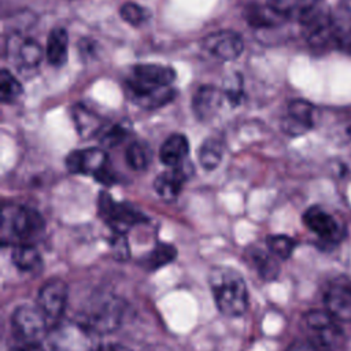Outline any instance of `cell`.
I'll return each mask as SVG.
<instances>
[{"label":"cell","instance_id":"cell-1","mask_svg":"<svg viewBox=\"0 0 351 351\" xmlns=\"http://www.w3.org/2000/svg\"><path fill=\"white\" fill-rule=\"evenodd\" d=\"M176 71L169 66L137 64L125 81L129 99L138 107L152 110L173 100L176 92L170 88Z\"/></svg>","mask_w":351,"mask_h":351},{"label":"cell","instance_id":"cell-2","mask_svg":"<svg viewBox=\"0 0 351 351\" xmlns=\"http://www.w3.org/2000/svg\"><path fill=\"white\" fill-rule=\"evenodd\" d=\"M45 229L43 217L33 208L8 203L1 210V245L33 244Z\"/></svg>","mask_w":351,"mask_h":351},{"label":"cell","instance_id":"cell-3","mask_svg":"<svg viewBox=\"0 0 351 351\" xmlns=\"http://www.w3.org/2000/svg\"><path fill=\"white\" fill-rule=\"evenodd\" d=\"M208 285L217 308L226 317H240L248 307L247 285L234 269L215 267L210 271Z\"/></svg>","mask_w":351,"mask_h":351},{"label":"cell","instance_id":"cell-4","mask_svg":"<svg viewBox=\"0 0 351 351\" xmlns=\"http://www.w3.org/2000/svg\"><path fill=\"white\" fill-rule=\"evenodd\" d=\"M123 315V303L111 293H100L86 302L78 321L92 333H110L115 330Z\"/></svg>","mask_w":351,"mask_h":351},{"label":"cell","instance_id":"cell-5","mask_svg":"<svg viewBox=\"0 0 351 351\" xmlns=\"http://www.w3.org/2000/svg\"><path fill=\"white\" fill-rule=\"evenodd\" d=\"M326 310L308 311L304 315L307 341L314 351H346V336Z\"/></svg>","mask_w":351,"mask_h":351},{"label":"cell","instance_id":"cell-6","mask_svg":"<svg viewBox=\"0 0 351 351\" xmlns=\"http://www.w3.org/2000/svg\"><path fill=\"white\" fill-rule=\"evenodd\" d=\"M11 329L18 344L38 346L49 332L45 317L40 308L30 304L18 306L11 315Z\"/></svg>","mask_w":351,"mask_h":351},{"label":"cell","instance_id":"cell-7","mask_svg":"<svg viewBox=\"0 0 351 351\" xmlns=\"http://www.w3.org/2000/svg\"><path fill=\"white\" fill-rule=\"evenodd\" d=\"M97 210L101 219L114 230L125 234L132 226L145 219L143 213L128 203L115 202L108 193L103 192L97 199Z\"/></svg>","mask_w":351,"mask_h":351},{"label":"cell","instance_id":"cell-8","mask_svg":"<svg viewBox=\"0 0 351 351\" xmlns=\"http://www.w3.org/2000/svg\"><path fill=\"white\" fill-rule=\"evenodd\" d=\"M49 333L52 351H92V332L78 319H62Z\"/></svg>","mask_w":351,"mask_h":351},{"label":"cell","instance_id":"cell-9","mask_svg":"<svg viewBox=\"0 0 351 351\" xmlns=\"http://www.w3.org/2000/svg\"><path fill=\"white\" fill-rule=\"evenodd\" d=\"M69 171L92 176L103 184H111L112 177L107 171V154L100 148H84L71 151L66 158Z\"/></svg>","mask_w":351,"mask_h":351},{"label":"cell","instance_id":"cell-10","mask_svg":"<svg viewBox=\"0 0 351 351\" xmlns=\"http://www.w3.org/2000/svg\"><path fill=\"white\" fill-rule=\"evenodd\" d=\"M66 302L67 285L59 278H51L38 291L37 307L45 317L49 330L63 319Z\"/></svg>","mask_w":351,"mask_h":351},{"label":"cell","instance_id":"cell-11","mask_svg":"<svg viewBox=\"0 0 351 351\" xmlns=\"http://www.w3.org/2000/svg\"><path fill=\"white\" fill-rule=\"evenodd\" d=\"M302 33L313 47L322 48L329 43H336L333 18L321 8H311L300 16Z\"/></svg>","mask_w":351,"mask_h":351},{"label":"cell","instance_id":"cell-12","mask_svg":"<svg viewBox=\"0 0 351 351\" xmlns=\"http://www.w3.org/2000/svg\"><path fill=\"white\" fill-rule=\"evenodd\" d=\"M303 222L308 230L325 243L336 244L346 234L343 223L321 206L308 207L303 213Z\"/></svg>","mask_w":351,"mask_h":351},{"label":"cell","instance_id":"cell-13","mask_svg":"<svg viewBox=\"0 0 351 351\" xmlns=\"http://www.w3.org/2000/svg\"><path fill=\"white\" fill-rule=\"evenodd\" d=\"M314 125V107L311 103L296 99L288 104L287 114L282 118L281 128L289 136H300L308 132Z\"/></svg>","mask_w":351,"mask_h":351},{"label":"cell","instance_id":"cell-14","mask_svg":"<svg viewBox=\"0 0 351 351\" xmlns=\"http://www.w3.org/2000/svg\"><path fill=\"white\" fill-rule=\"evenodd\" d=\"M325 310L337 322L351 321V285L347 282L332 284L324 295Z\"/></svg>","mask_w":351,"mask_h":351},{"label":"cell","instance_id":"cell-15","mask_svg":"<svg viewBox=\"0 0 351 351\" xmlns=\"http://www.w3.org/2000/svg\"><path fill=\"white\" fill-rule=\"evenodd\" d=\"M204 48L214 56L222 60H233L243 52V38L230 30L215 32L207 36L203 41Z\"/></svg>","mask_w":351,"mask_h":351},{"label":"cell","instance_id":"cell-16","mask_svg":"<svg viewBox=\"0 0 351 351\" xmlns=\"http://www.w3.org/2000/svg\"><path fill=\"white\" fill-rule=\"evenodd\" d=\"M188 180V173L185 165L170 167L166 171H162L154 181V189L159 197L166 202H173L181 193L185 182Z\"/></svg>","mask_w":351,"mask_h":351},{"label":"cell","instance_id":"cell-17","mask_svg":"<svg viewBox=\"0 0 351 351\" xmlns=\"http://www.w3.org/2000/svg\"><path fill=\"white\" fill-rule=\"evenodd\" d=\"M221 92L211 85L200 86L192 100L195 115L200 121L211 119L221 107Z\"/></svg>","mask_w":351,"mask_h":351},{"label":"cell","instance_id":"cell-18","mask_svg":"<svg viewBox=\"0 0 351 351\" xmlns=\"http://www.w3.org/2000/svg\"><path fill=\"white\" fill-rule=\"evenodd\" d=\"M12 48V60L18 70H33L43 59L40 44L32 38H18Z\"/></svg>","mask_w":351,"mask_h":351},{"label":"cell","instance_id":"cell-19","mask_svg":"<svg viewBox=\"0 0 351 351\" xmlns=\"http://www.w3.org/2000/svg\"><path fill=\"white\" fill-rule=\"evenodd\" d=\"M189 152V143L188 138L181 133L170 134L159 149V159L163 165L169 167H176L184 163Z\"/></svg>","mask_w":351,"mask_h":351},{"label":"cell","instance_id":"cell-20","mask_svg":"<svg viewBox=\"0 0 351 351\" xmlns=\"http://www.w3.org/2000/svg\"><path fill=\"white\" fill-rule=\"evenodd\" d=\"M247 259L262 280L273 281L277 278L280 273L278 258L274 256L269 250L265 251L262 248L252 247L250 250V254L247 255Z\"/></svg>","mask_w":351,"mask_h":351},{"label":"cell","instance_id":"cell-21","mask_svg":"<svg viewBox=\"0 0 351 351\" xmlns=\"http://www.w3.org/2000/svg\"><path fill=\"white\" fill-rule=\"evenodd\" d=\"M69 34L63 27H55L51 30L47 40V59L55 67H62L67 62Z\"/></svg>","mask_w":351,"mask_h":351},{"label":"cell","instance_id":"cell-22","mask_svg":"<svg viewBox=\"0 0 351 351\" xmlns=\"http://www.w3.org/2000/svg\"><path fill=\"white\" fill-rule=\"evenodd\" d=\"M11 259L21 271L33 273L41 267V255L34 244L14 245Z\"/></svg>","mask_w":351,"mask_h":351},{"label":"cell","instance_id":"cell-23","mask_svg":"<svg viewBox=\"0 0 351 351\" xmlns=\"http://www.w3.org/2000/svg\"><path fill=\"white\" fill-rule=\"evenodd\" d=\"M332 18L336 44L346 45L351 49V0L344 1Z\"/></svg>","mask_w":351,"mask_h":351},{"label":"cell","instance_id":"cell-24","mask_svg":"<svg viewBox=\"0 0 351 351\" xmlns=\"http://www.w3.org/2000/svg\"><path fill=\"white\" fill-rule=\"evenodd\" d=\"M73 118L75 122L77 132L82 137H90L101 129L100 118L82 106H75L73 110Z\"/></svg>","mask_w":351,"mask_h":351},{"label":"cell","instance_id":"cell-25","mask_svg":"<svg viewBox=\"0 0 351 351\" xmlns=\"http://www.w3.org/2000/svg\"><path fill=\"white\" fill-rule=\"evenodd\" d=\"M247 21L250 25L256 27H266V26H274L280 21H282L285 16H282L280 12H277L273 7L267 5H251L247 8Z\"/></svg>","mask_w":351,"mask_h":351},{"label":"cell","instance_id":"cell-26","mask_svg":"<svg viewBox=\"0 0 351 351\" xmlns=\"http://www.w3.org/2000/svg\"><path fill=\"white\" fill-rule=\"evenodd\" d=\"M319 0H269V5L273 7L282 16H302L304 12L317 7Z\"/></svg>","mask_w":351,"mask_h":351},{"label":"cell","instance_id":"cell-27","mask_svg":"<svg viewBox=\"0 0 351 351\" xmlns=\"http://www.w3.org/2000/svg\"><path fill=\"white\" fill-rule=\"evenodd\" d=\"M222 154V143L217 138H207L199 149V162L206 170H214L219 165Z\"/></svg>","mask_w":351,"mask_h":351},{"label":"cell","instance_id":"cell-28","mask_svg":"<svg viewBox=\"0 0 351 351\" xmlns=\"http://www.w3.org/2000/svg\"><path fill=\"white\" fill-rule=\"evenodd\" d=\"M125 158H126V163L133 170H144L148 167L152 154L149 147L145 143L134 141L128 147L125 152Z\"/></svg>","mask_w":351,"mask_h":351},{"label":"cell","instance_id":"cell-29","mask_svg":"<svg viewBox=\"0 0 351 351\" xmlns=\"http://www.w3.org/2000/svg\"><path fill=\"white\" fill-rule=\"evenodd\" d=\"M177 255V251L173 245L160 243L158 244L144 259V266L148 270H158L159 267L170 263Z\"/></svg>","mask_w":351,"mask_h":351},{"label":"cell","instance_id":"cell-30","mask_svg":"<svg viewBox=\"0 0 351 351\" xmlns=\"http://www.w3.org/2000/svg\"><path fill=\"white\" fill-rule=\"evenodd\" d=\"M267 250L278 259H288L295 250V240L287 234H271L266 239Z\"/></svg>","mask_w":351,"mask_h":351},{"label":"cell","instance_id":"cell-31","mask_svg":"<svg viewBox=\"0 0 351 351\" xmlns=\"http://www.w3.org/2000/svg\"><path fill=\"white\" fill-rule=\"evenodd\" d=\"M23 89L19 81L7 70L3 69L0 73V99L3 103H11L22 95Z\"/></svg>","mask_w":351,"mask_h":351},{"label":"cell","instance_id":"cell-32","mask_svg":"<svg viewBox=\"0 0 351 351\" xmlns=\"http://www.w3.org/2000/svg\"><path fill=\"white\" fill-rule=\"evenodd\" d=\"M119 15L122 16V19L133 26H137L140 23H143L147 19V11L140 7L136 3L128 1L125 4H122V7L119 8Z\"/></svg>","mask_w":351,"mask_h":351},{"label":"cell","instance_id":"cell-33","mask_svg":"<svg viewBox=\"0 0 351 351\" xmlns=\"http://www.w3.org/2000/svg\"><path fill=\"white\" fill-rule=\"evenodd\" d=\"M126 134H128V132L122 125H112L111 128L106 129L101 133V141L104 145L114 147V145L119 144L126 137Z\"/></svg>","mask_w":351,"mask_h":351},{"label":"cell","instance_id":"cell-34","mask_svg":"<svg viewBox=\"0 0 351 351\" xmlns=\"http://www.w3.org/2000/svg\"><path fill=\"white\" fill-rule=\"evenodd\" d=\"M115 236H117V240H112V243H111L112 252L115 256H118V259H125L129 254V248H128L125 236L121 233H115Z\"/></svg>","mask_w":351,"mask_h":351},{"label":"cell","instance_id":"cell-35","mask_svg":"<svg viewBox=\"0 0 351 351\" xmlns=\"http://www.w3.org/2000/svg\"><path fill=\"white\" fill-rule=\"evenodd\" d=\"M96 351H130V350L121 344H106V346L99 347Z\"/></svg>","mask_w":351,"mask_h":351},{"label":"cell","instance_id":"cell-36","mask_svg":"<svg viewBox=\"0 0 351 351\" xmlns=\"http://www.w3.org/2000/svg\"><path fill=\"white\" fill-rule=\"evenodd\" d=\"M11 351H43L41 344L38 346H23V344H18L15 348H12Z\"/></svg>","mask_w":351,"mask_h":351}]
</instances>
